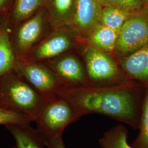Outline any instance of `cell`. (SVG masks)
<instances>
[{
    "label": "cell",
    "instance_id": "cell-1",
    "mask_svg": "<svg viewBox=\"0 0 148 148\" xmlns=\"http://www.w3.org/2000/svg\"><path fill=\"white\" fill-rule=\"evenodd\" d=\"M134 88L130 83L63 86L56 94L69 102L79 119L90 114H100L137 128L140 115L138 112Z\"/></svg>",
    "mask_w": 148,
    "mask_h": 148
},
{
    "label": "cell",
    "instance_id": "cell-2",
    "mask_svg": "<svg viewBox=\"0 0 148 148\" xmlns=\"http://www.w3.org/2000/svg\"><path fill=\"white\" fill-rule=\"evenodd\" d=\"M79 119L68 101L57 94L43 95L36 116L37 131L45 145L62 136L69 124Z\"/></svg>",
    "mask_w": 148,
    "mask_h": 148
},
{
    "label": "cell",
    "instance_id": "cell-3",
    "mask_svg": "<svg viewBox=\"0 0 148 148\" xmlns=\"http://www.w3.org/2000/svg\"><path fill=\"white\" fill-rule=\"evenodd\" d=\"M0 93L5 106L21 111L35 122L43 96L14 69L0 79Z\"/></svg>",
    "mask_w": 148,
    "mask_h": 148
},
{
    "label": "cell",
    "instance_id": "cell-4",
    "mask_svg": "<svg viewBox=\"0 0 148 148\" xmlns=\"http://www.w3.org/2000/svg\"><path fill=\"white\" fill-rule=\"evenodd\" d=\"M50 26L47 13L43 7L35 14L10 28L12 47L18 61L24 60L45 36Z\"/></svg>",
    "mask_w": 148,
    "mask_h": 148
},
{
    "label": "cell",
    "instance_id": "cell-5",
    "mask_svg": "<svg viewBox=\"0 0 148 148\" xmlns=\"http://www.w3.org/2000/svg\"><path fill=\"white\" fill-rule=\"evenodd\" d=\"M148 43V12H133L119 32L114 51L124 57Z\"/></svg>",
    "mask_w": 148,
    "mask_h": 148
},
{
    "label": "cell",
    "instance_id": "cell-6",
    "mask_svg": "<svg viewBox=\"0 0 148 148\" xmlns=\"http://www.w3.org/2000/svg\"><path fill=\"white\" fill-rule=\"evenodd\" d=\"M71 28L70 26H65L53 29V31L43 37L24 60L40 62L63 55L74 42L75 30Z\"/></svg>",
    "mask_w": 148,
    "mask_h": 148
},
{
    "label": "cell",
    "instance_id": "cell-7",
    "mask_svg": "<svg viewBox=\"0 0 148 148\" xmlns=\"http://www.w3.org/2000/svg\"><path fill=\"white\" fill-rule=\"evenodd\" d=\"M14 69L42 96L56 94L63 86L52 70L39 62L19 60Z\"/></svg>",
    "mask_w": 148,
    "mask_h": 148
},
{
    "label": "cell",
    "instance_id": "cell-8",
    "mask_svg": "<svg viewBox=\"0 0 148 148\" xmlns=\"http://www.w3.org/2000/svg\"><path fill=\"white\" fill-rule=\"evenodd\" d=\"M84 58L92 82L104 84L118 79L119 72L116 64L106 52L90 46L85 49Z\"/></svg>",
    "mask_w": 148,
    "mask_h": 148
},
{
    "label": "cell",
    "instance_id": "cell-9",
    "mask_svg": "<svg viewBox=\"0 0 148 148\" xmlns=\"http://www.w3.org/2000/svg\"><path fill=\"white\" fill-rule=\"evenodd\" d=\"M102 8L99 0H75L71 27L75 32L88 36L97 25L101 24Z\"/></svg>",
    "mask_w": 148,
    "mask_h": 148
},
{
    "label": "cell",
    "instance_id": "cell-10",
    "mask_svg": "<svg viewBox=\"0 0 148 148\" xmlns=\"http://www.w3.org/2000/svg\"><path fill=\"white\" fill-rule=\"evenodd\" d=\"M53 59L48 63L63 86L87 85L84 70L74 56L61 55Z\"/></svg>",
    "mask_w": 148,
    "mask_h": 148
},
{
    "label": "cell",
    "instance_id": "cell-11",
    "mask_svg": "<svg viewBox=\"0 0 148 148\" xmlns=\"http://www.w3.org/2000/svg\"><path fill=\"white\" fill-rule=\"evenodd\" d=\"M51 27H71L74 20L75 0H45Z\"/></svg>",
    "mask_w": 148,
    "mask_h": 148
},
{
    "label": "cell",
    "instance_id": "cell-12",
    "mask_svg": "<svg viewBox=\"0 0 148 148\" xmlns=\"http://www.w3.org/2000/svg\"><path fill=\"white\" fill-rule=\"evenodd\" d=\"M122 58L121 65L125 73L132 79L148 85V43Z\"/></svg>",
    "mask_w": 148,
    "mask_h": 148
},
{
    "label": "cell",
    "instance_id": "cell-13",
    "mask_svg": "<svg viewBox=\"0 0 148 148\" xmlns=\"http://www.w3.org/2000/svg\"><path fill=\"white\" fill-rule=\"evenodd\" d=\"M45 0H14L4 22L13 27L35 14L44 7Z\"/></svg>",
    "mask_w": 148,
    "mask_h": 148
},
{
    "label": "cell",
    "instance_id": "cell-14",
    "mask_svg": "<svg viewBox=\"0 0 148 148\" xmlns=\"http://www.w3.org/2000/svg\"><path fill=\"white\" fill-rule=\"evenodd\" d=\"M18 62L10 38V28L0 25V79L15 68Z\"/></svg>",
    "mask_w": 148,
    "mask_h": 148
},
{
    "label": "cell",
    "instance_id": "cell-15",
    "mask_svg": "<svg viewBox=\"0 0 148 148\" xmlns=\"http://www.w3.org/2000/svg\"><path fill=\"white\" fill-rule=\"evenodd\" d=\"M5 127L14 138L16 148H43L44 143L30 124L10 125Z\"/></svg>",
    "mask_w": 148,
    "mask_h": 148
},
{
    "label": "cell",
    "instance_id": "cell-16",
    "mask_svg": "<svg viewBox=\"0 0 148 148\" xmlns=\"http://www.w3.org/2000/svg\"><path fill=\"white\" fill-rule=\"evenodd\" d=\"M119 32L99 24L88 35L90 46L105 52L114 51Z\"/></svg>",
    "mask_w": 148,
    "mask_h": 148
},
{
    "label": "cell",
    "instance_id": "cell-17",
    "mask_svg": "<svg viewBox=\"0 0 148 148\" xmlns=\"http://www.w3.org/2000/svg\"><path fill=\"white\" fill-rule=\"evenodd\" d=\"M128 131L118 124L103 133L99 140L101 148H135L127 143Z\"/></svg>",
    "mask_w": 148,
    "mask_h": 148
},
{
    "label": "cell",
    "instance_id": "cell-18",
    "mask_svg": "<svg viewBox=\"0 0 148 148\" xmlns=\"http://www.w3.org/2000/svg\"><path fill=\"white\" fill-rule=\"evenodd\" d=\"M132 13L115 6H103L101 24L119 32L125 22Z\"/></svg>",
    "mask_w": 148,
    "mask_h": 148
},
{
    "label": "cell",
    "instance_id": "cell-19",
    "mask_svg": "<svg viewBox=\"0 0 148 148\" xmlns=\"http://www.w3.org/2000/svg\"><path fill=\"white\" fill-rule=\"evenodd\" d=\"M139 128V134L132 146L135 148H148V90L143 101Z\"/></svg>",
    "mask_w": 148,
    "mask_h": 148
},
{
    "label": "cell",
    "instance_id": "cell-20",
    "mask_svg": "<svg viewBox=\"0 0 148 148\" xmlns=\"http://www.w3.org/2000/svg\"><path fill=\"white\" fill-rule=\"evenodd\" d=\"M32 120L21 111L6 106H0V125L30 124Z\"/></svg>",
    "mask_w": 148,
    "mask_h": 148
},
{
    "label": "cell",
    "instance_id": "cell-21",
    "mask_svg": "<svg viewBox=\"0 0 148 148\" xmlns=\"http://www.w3.org/2000/svg\"><path fill=\"white\" fill-rule=\"evenodd\" d=\"M102 6H115L131 12L143 10L145 0H99Z\"/></svg>",
    "mask_w": 148,
    "mask_h": 148
},
{
    "label": "cell",
    "instance_id": "cell-22",
    "mask_svg": "<svg viewBox=\"0 0 148 148\" xmlns=\"http://www.w3.org/2000/svg\"><path fill=\"white\" fill-rule=\"evenodd\" d=\"M14 0H0V25L5 21Z\"/></svg>",
    "mask_w": 148,
    "mask_h": 148
},
{
    "label": "cell",
    "instance_id": "cell-23",
    "mask_svg": "<svg viewBox=\"0 0 148 148\" xmlns=\"http://www.w3.org/2000/svg\"><path fill=\"white\" fill-rule=\"evenodd\" d=\"M46 146L47 148H66L64 144L62 136L54 138L46 144Z\"/></svg>",
    "mask_w": 148,
    "mask_h": 148
},
{
    "label": "cell",
    "instance_id": "cell-24",
    "mask_svg": "<svg viewBox=\"0 0 148 148\" xmlns=\"http://www.w3.org/2000/svg\"><path fill=\"white\" fill-rule=\"evenodd\" d=\"M5 106L3 103V101L2 99V98H1V93H0V106Z\"/></svg>",
    "mask_w": 148,
    "mask_h": 148
},
{
    "label": "cell",
    "instance_id": "cell-25",
    "mask_svg": "<svg viewBox=\"0 0 148 148\" xmlns=\"http://www.w3.org/2000/svg\"><path fill=\"white\" fill-rule=\"evenodd\" d=\"M16 148V147H13V148Z\"/></svg>",
    "mask_w": 148,
    "mask_h": 148
}]
</instances>
